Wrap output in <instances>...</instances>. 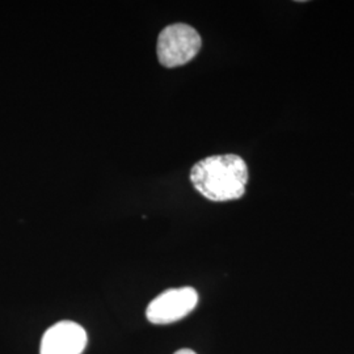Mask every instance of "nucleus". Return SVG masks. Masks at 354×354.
<instances>
[{
	"label": "nucleus",
	"instance_id": "f03ea898",
	"mask_svg": "<svg viewBox=\"0 0 354 354\" xmlns=\"http://www.w3.org/2000/svg\"><path fill=\"white\" fill-rule=\"evenodd\" d=\"M203 41L198 32L187 24L168 26L158 38V58L168 68L190 62L201 50Z\"/></svg>",
	"mask_w": 354,
	"mask_h": 354
},
{
	"label": "nucleus",
	"instance_id": "f257e3e1",
	"mask_svg": "<svg viewBox=\"0 0 354 354\" xmlns=\"http://www.w3.org/2000/svg\"><path fill=\"white\" fill-rule=\"evenodd\" d=\"M248 167L235 153L214 155L193 165L190 181L205 198L225 203L241 198L248 183Z\"/></svg>",
	"mask_w": 354,
	"mask_h": 354
},
{
	"label": "nucleus",
	"instance_id": "39448f33",
	"mask_svg": "<svg viewBox=\"0 0 354 354\" xmlns=\"http://www.w3.org/2000/svg\"><path fill=\"white\" fill-rule=\"evenodd\" d=\"M175 354H197L196 352H193L192 349H180V351H177Z\"/></svg>",
	"mask_w": 354,
	"mask_h": 354
},
{
	"label": "nucleus",
	"instance_id": "20e7f679",
	"mask_svg": "<svg viewBox=\"0 0 354 354\" xmlns=\"http://www.w3.org/2000/svg\"><path fill=\"white\" fill-rule=\"evenodd\" d=\"M87 342V332L82 326L64 320L45 332L39 354H82Z\"/></svg>",
	"mask_w": 354,
	"mask_h": 354
},
{
	"label": "nucleus",
	"instance_id": "7ed1b4c3",
	"mask_svg": "<svg viewBox=\"0 0 354 354\" xmlns=\"http://www.w3.org/2000/svg\"><path fill=\"white\" fill-rule=\"evenodd\" d=\"M198 304V294L193 288L169 289L156 297L146 310L153 324H169L187 317Z\"/></svg>",
	"mask_w": 354,
	"mask_h": 354
}]
</instances>
